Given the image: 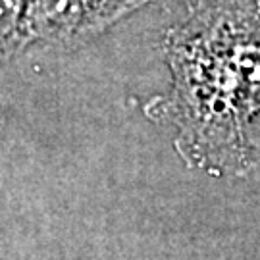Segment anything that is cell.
Here are the masks:
<instances>
[{
  "label": "cell",
  "mask_w": 260,
  "mask_h": 260,
  "mask_svg": "<svg viewBox=\"0 0 260 260\" xmlns=\"http://www.w3.org/2000/svg\"><path fill=\"white\" fill-rule=\"evenodd\" d=\"M164 48L172 89L147 112L176 127L187 166L214 176L260 166L249 133L260 112L258 0H201L168 31Z\"/></svg>",
  "instance_id": "cell-1"
},
{
  "label": "cell",
  "mask_w": 260,
  "mask_h": 260,
  "mask_svg": "<svg viewBox=\"0 0 260 260\" xmlns=\"http://www.w3.org/2000/svg\"><path fill=\"white\" fill-rule=\"evenodd\" d=\"M149 0H31L29 37L56 47H77L110 29Z\"/></svg>",
  "instance_id": "cell-2"
},
{
  "label": "cell",
  "mask_w": 260,
  "mask_h": 260,
  "mask_svg": "<svg viewBox=\"0 0 260 260\" xmlns=\"http://www.w3.org/2000/svg\"><path fill=\"white\" fill-rule=\"evenodd\" d=\"M29 4L31 0H0V66L31 45Z\"/></svg>",
  "instance_id": "cell-3"
},
{
  "label": "cell",
  "mask_w": 260,
  "mask_h": 260,
  "mask_svg": "<svg viewBox=\"0 0 260 260\" xmlns=\"http://www.w3.org/2000/svg\"><path fill=\"white\" fill-rule=\"evenodd\" d=\"M183 2L187 4V8H193V6H195V4H199L201 0H183ZM258 2H260V0H258Z\"/></svg>",
  "instance_id": "cell-4"
}]
</instances>
